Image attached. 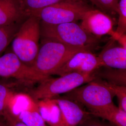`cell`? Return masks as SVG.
<instances>
[{
	"mask_svg": "<svg viewBox=\"0 0 126 126\" xmlns=\"http://www.w3.org/2000/svg\"><path fill=\"white\" fill-rule=\"evenodd\" d=\"M14 94L7 85L0 83V117H2L5 111L9 107Z\"/></svg>",
	"mask_w": 126,
	"mask_h": 126,
	"instance_id": "ffe728a7",
	"label": "cell"
},
{
	"mask_svg": "<svg viewBox=\"0 0 126 126\" xmlns=\"http://www.w3.org/2000/svg\"><path fill=\"white\" fill-rule=\"evenodd\" d=\"M100 78L103 79L109 84L125 86L126 85V69H119L106 67L102 71L99 73Z\"/></svg>",
	"mask_w": 126,
	"mask_h": 126,
	"instance_id": "9a60e30c",
	"label": "cell"
},
{
	"mask_svg": "<svg viewBox=\"0 0 126 126\" xmlns=\"http://www.w3.org/2000/svg\"><path fill=\"white\" fill-rule=\"evenodd\" d=\"M79 126H109L98 120L92 118L91 116L82 122Z\"/></svg>",
	"mask_w": 126,
	"mask_h": 126,
	"instance_id": "603a6c76",
	"label": "cell"
},
{
	"mask_svg": "<svg viewBox=\"0 0 126 126\" xmlns=\"http://www.w3.org/2000/svg\"><path fill=\"white\" fill-rule=\"evenodd\" d=\"M34 104L14 115L27 126H46L38 107Z\"/></svg>",
	"mask_w": 126,
	"mask_h": 126,
	"instance_id": "5bb4252c",
	"label": "cell"
},
{
	"mask_svg": "<svg viewBox=\"0 0 126 126\" xmlns=\"http://www.w3.org/2000/svg\"><path fill=\"white\" fill-rule=\"evenodd\" d=\"M25 16L22 0H0V26L18 23Z\"/></svg>",
	"mask_w": 126,
	"mask_h": 126,
	"instance_id": "8fae6325",
	"label": "cell"
},
{
	"mask_svg": "<svg viewBox=\"0 0 126 126\" xmlns=\"http://www.w3.org/2000/svg\"><path fill=\"white\" fill-rule=\"evenodd\" d=\"M91 115L105 119L114 126H126V111L117 107L114 104Z\"/></svg>",
	"mask_w": 126,
	"mask_h": 126,
	"instance_id": "4fadbf2b",
	"label": "cell"
},
{
	"mask_svg": "<svg viewBox=\"0 0 126 126\" xmlns=\"http://www.w3.org/2000/svg\"><path fill=\"white\" fill-rule=\"evenodd\" d=\"M41 36L73 47L91 50L98 38L91 36L76 22L49 24L40 21Z\"/></svg>",
	"mask_w": 126,
	"mask_h": 126,
	"instance_id": "3957f363",
	"label": "cell"
},
{
	"mask_svg": "<svg viewBox=\"0 0 126 126\" xmlns=\"http://www.w3.org/2000/svg\"><path fill=\"white\" fill-rule=\"evenodd\" d=\"M0 126H6L5 123H3V122H1V124H0Z\"/></svg>",
	"mask_w": 126,
	"mask_h": 126,
	"instance_id": "d4e9b609",
	"label": "cell"
},
{
	"mask_svg": "<svg viewBox=\"0 0 126 126\" xmlns=\"http://www.w3.org/2000/svg\"><path fill=\"white\" fill-rule=\"evenodd\" d=\"M117 43L119 44L120 46L126 49V34H123L122 36L119 37V38L117 39Z\"/></svg>",
	"mask_w": 126,
	"mask_h": 126,
	"instance_id": "cb8c5ba5",
	"label": "cell"
},
{
	"mask_svg": "<svg viewBox=\"0 0 126 126\" xmlns=\"http://www.w3.org/2000/svg\"><path fill=\"white\" fill-rule=\"evenodd\" d=\"M103 67L126 69V49L122 46L109 45L98 56Z\"/></svg>",
	"mask_w": 126,
	"mask_h": 126,
	"instance_id": "7c38bea8",
	"label": "cell"
},
{
	"mask_svg": "<svg viewBox=\"0 0 126 126\" xmlns=\"http://www.w3.org/2000/svg\"><path fill=\"white\" fill-rule=\"evenodd\" d=\"M2 117L4 119L6 126H27L19 120L17 117L9 111L8 108L5 111Z\"/></svg>",
	"mask_w": 126,
	"mask_h": 126,
	"instance_id": "7402d4cb",
	"label": "cell"
},
{
	"mask_svg": "<svg viewBox=\"0 0 126 126\" xmlns=\"http://www.w3.org/2000/svg\"><path fill=\"white\" fill-rule=\"evenodd\" d=\"M103 67L98 56L90 50L80 51L74 54L53 75L63 76L72 72L92 74Z\"/></svg>",
	"mask_w": 126,
	"mask_h": 126,
	"instance_id": "ba28073f",
	"label": "cell"
},
{
	"mask_svg": "<svg viewBox=\"0 0 126 126\" xmlns=\"http://www.w3.org/2000/svg\"><path fill=\"white\" fill-rule=\"evenodd\" d=\"M0 77L12 78L32 84L40 82L50 77L41 74L32 66L23 62L11 51L0 56Z\"/></svg>",
	"mask_w": 126,
	"mask_h": 126,
	"instance_id": "52a82bcc",
	"label": "cell"
},
{
	"mask_svg": "<svg viewBox=\"0 0 126 126\" xmlns=\"http://www.w3.org/2000/svg\"><path fill=\"white\" fill-rule=\"evenodd\" d=\"M114 96L105 81L96 78L66 93L64 98L85 106L91 114L114 104Z\"/></svg>",
	"mask_w": 126,
	"mask_h": 126,
	"instance_id": "277c9868",
	"label": "cell"
},
{
	"mask_svg": "<svg viewBox=\"0 0 126 126\" xmlns=\"http://www.w3.org/2000/svg\"><path fill=\"white\" fill-rule=\"evenodd\" d=\"M20 25L16 23L8 25L0 26V56L11 43Z\"/></svg>",
	"mask_w": 126,
	"mask_h": 126,
	"instance_id": "2e32d148",
	"label": "cell"
},
{
	"mask_svg": "<svg viewBox=\"0 0 126 126\" xmlns=\"http://www.w3.org/2000/svg\"><path fill=\"white\" fill-rule=\"evenodd\" d=\"M96 79L94 74H86L72 72L57 78L49 77L39 82V85L30 92L32 100H50L63 94H66L77 87Z\"/></svg>",
	"mask_w": 126,
	"mask_h": 126,
	"instance_id": "5b68a950",
	"label": "cell"
},
{
	"mask_svg": "<svg viewBox=\"0 0 126 126\" xmlns=\"http://www.w3.org/2000/svg\"><path fill=\"white\" fill-rule=\"evenodd\" d=\"M80 25L87 33L97 38L114 34V21L111 16L99 9L94 8L87 11L81 19Z\"/></svg>",
	"mask_w": 126,
	"mask_h": 126,
	"instance_id": "9c48e42d",
	"label": "cell"
},
{
	"mask_svg": "<svg viewBox=\"0 0 126 126\" xmlns=\"http://www.w3.org/2000/svg\"><path fill=\"white\" fill-rule=\"evenodd\" d=\"M93 8L84 0L66 1L45 7L31 15L39 18L43 23L59 24L81 20L86 12Z\"/></svg>",
	"mask_w": 126,
	"mask_h": 126,
	"instance_id": "8992f818",
	"label": "cell"
},
{
	"mask_svg": "<svg viewBox=\"0 0 126 126\" xmlns=\"http://www.w3.org/2000/svg\"><path fill=\"white\" fill-rule=\"evenodd\" d=\"M52 100L59 108L60 113L58 126H78L92 115L84 111L75 101L65 98L55 97Z\"/></svg>",
	"mask_w": 126,
	"mask_h": 126,
	"instance_id": "30bf717a",
	"label": "cell"
},
{
	"mask_svg": "<svg viewBox=\"0 0 126 126\" xmlns=\"http://www.w3.org/2000/svg\"><path fill=\"white\" fill-rule=\"evenodd\" d=\"M83 0H22L23 9L27 16L45 7L58 3Z\"/></svg>",
	"mask_w": 126,
	"mask_h": 126,
	"instance_id": "e0dca14e",
	"label": "cell"
},
{
	"mask_svg": "<svg viewBox=\"0 0 126 126\" xmlns=\"http://www.w3.org/2000/svg\"><path fill=\"white\" fill-rule=\"evenodd\" d=\"M99 8V10L110 16H113L117 13L119 0H89Z\"/></svg>",
	"mask_w": 126,
	"mask_h": 126,
	"instance_id": "d6986e66",
	"label": "cell"
},
{
	"mask_svg": "<svg viewBox=\"0 0 126 126\" xmlns=\"http://www.w3.org/2000/svg\"><path fill=\"white\" fill-rule=\"evenodd\" d=\"M108 87L113 91L114 96H116L119 102V108L126 111V87L109 84L105 81Z\"/></svg>",
	"mask_w": 126,
	"mask_h": 126,
	"instance_id": "44dd1931",
	"label": "cell"
},
{
	"mask_svg": "<svg viewBox=\"0 0 126 126\" xmlns=\"http://www.w3.org/2000/svg\"><path fill=\"white\" fill-rule=\"evenodd\" d=\"M117 14L118 15L117 29L114 31V36L112 38L115 41L122 35L126 34V0H119Z\"/></svg>",
	"mask_w": 126,
	"mask_h": 126,
	"instance_id": "ac0fdd59",
	"label": "cell"
},
{
	"mask_svg": "<svg viewBox=\"0 0 126 126\" xmlns=\"http://www.w3.org/2000/svg\"><path fill=\"white\" fill-rule=\"evenodd\" d=\"M42 39L32 67L41 74L47 77L53 75L77 52L82 50H90L66 45L51 39Z\"/></svg>",
	"mask_w": 126,
	"mask_h": 126,
	"instance_id": "6da1fadb",
	"label": "cell"
},
{
	"mask_svg": "<svg viewBox=\"0 0 126 126\" xmlns=\"http://www.w3.org/2000/svg\"><path fill=\"white\" fill-rule=\"evenodd\" d=\"M40 37V20L29 16L11 42L12 51L23 62L32 66L39 49Z\"/></svg>",
	"mask_w": 126,
	"mask_h": 126,
	"instance_id": "7a4b0ae2",
	"label": "cell"
},
{
	"mask_svg": "<svg viewBox=\"0 0 126 126\" xmlns=\"http://www.w3.org/2000/svg\"><path fill=\"white\" fill-rule=\"evenodd\" d=\"M1 122L0 121V124H1Z\"/></svg>",
	"mask_w": 126,
	"mask_h": 126,
	"instance_id": "484cf974",
	"label": "cell"
}]
</instances>
